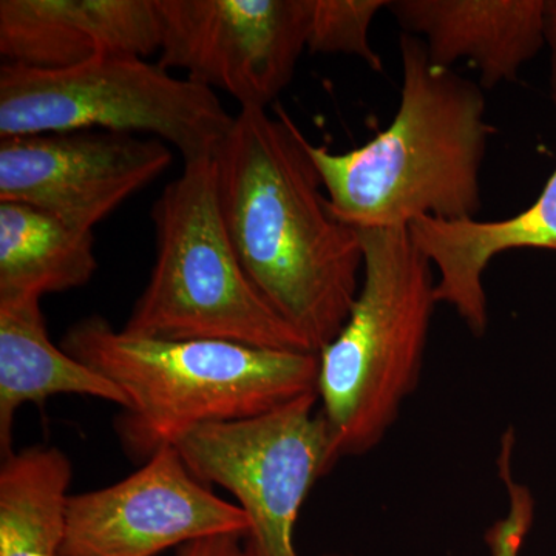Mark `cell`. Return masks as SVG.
<instances>
[{"label":"cell","mask_w":556,"mask_h":556,"mask_svg":"<svg viewBox=\"0 0 556 556\" xmlns=\"http://www.w3.org/2000/svg\"><path fill=\"white\" fill-rule=\"evenodd\" d=\"M308 142L283 109H240L212 161L241 266L318 354L350 316L364 248L358 230L332 214Z\"/></svg>","instance_id":"obj_1"},{"label":"cell","mask_w":556,"mask_h":556,"mask_svg":"<svg viewBox=\"0 0 556 556\" xmlns=\"http://www.w3.org/2000/svg\"><path fill=\"white\" fill-rule=\"evenodd\" d=\"M401 102L367 144L331 152L308 142L334 217L354 229L408 228L422 218H477L492 124L479 84L434 67L402 31Z\"/></svg>","instance_id":"obj_2"},{"label":"cell","mask_w":556,"mask_h":556,"mask_svg":"<svg viewBox=\"0 0 556 556\" xmlns=\"http://www.w3.org/2000/svg\"><path fill=\"white\" fill-rule=\"evenodd\" d=\"M61 348L123 391L115 430L137 460L197 428L260 416L316 391L318 354L308 351L139 338L100 316L70 327Z\"/></svg>","instance_id":"obj_3"},{"label":"cell","mask_w":556,"mask_h":556,"mask_svg":"<svg viewBox=\"0 0 556 556\" xmlns=\"http://www.w3.org/2000/svg\"><path fill=\"white\" fill-rule=\"evenodd\" d=\"M361 289L318 353L316 391L340 459L378 447L415 393L438 305L434 268L408 228L357 229Z\"/></svg>","instance_id":"obj_4"},{"label":"cell","mask_w":556,"mask_h":556,"mask_svg":"<svg viewBox=\"0 0 556 556\" xmlns=\"http://www.w3.org/2000/svg\"><path fill=\"white\" fill-rule=\"evenodd\" d=\"M152 222L155 263L124 331L313 353L241 266L223 219L212 159L185 163L153 203Z\"/></svg>","instance_id":"obj_5"},{"label":"cell","mask_w":556,"mask_h":556,"mask_svg":"<svg viewBox=\"0 0 556 556\" xmlns=\"http://www.w3.org/2000/svg\"><path fill=\"white\" fill-rule=\"evenodd\" d=\"M233 118L214 90L141 56L62 70L13 62L0 68V139L89 130L150 135L188 163L214 159Z\"/></svg>","instance_id":"obj_6"},{"label":"cell","mask_w":556,"mask_h":556,"mask_svg":"<svg viewBox=\"0 0 556 556\" xmlns=\"http://www.w3.org/2000/svg\"><path fill=\"white\" fill-rule=\"evenodd\" d=\"M317 391L263 415L208 424L175 445L190 473L236 497L249 519L244 556H299L300 508L340 459Z\"/></svg>","instance_id":"obj_7"},{"label":"cell","mask_w":556,"mask_h":556,"mask_svg":"<svg viewBox=\"0 0 556 556\" xmlns=\"http://www.w3.org/2000/svg\"><path fill=\"white\" fill-rule=\"evenodd\" d=\"M160 62L219 89L240 109H268L308 43L311 0H156Z\"/></svg>","instance_id":"obj_8"},{"label":"cell","mask_w":556,"mask_h":556,"mask_svg":"<svg viewBox=\"0 0 556 556\" xmlns=\"http://www.w3.org/2000/svg\"><path fill=\"white\" fill-rule=\"evenodd\" d=\"M248 532L239 504L215 495L167 447L116 484L70 495L60 556H156Z\"/></svg>","instance_id":"obj_9"},{"label":"cell","mask_w":556,"mask_h":556,"mask_svg":"<svg viewBox=\"0 0 556 556\" xmlns=\"http://www.w3.org/2000/svg\"><path fill=\"white\" fill-rule=\"evenodd\" d=\"M169 146L112 131L0 139V201L49 212L93 230L139 189L169 169Z\"/></svg>","instance_id":"obj_10"},{"label":"cell","mask_w":556,"mask_h":556,"mask_svg":"<svg viewBox=\"0 0 556 556\" xmlns=\"http://www.w3.org/2000/svg\"><path fill=\"white\" fill-rule=\"evenodd\" d=\"M156 0H2L0 54L33 68L160 53Z\"/></svg>","instance_id":"obj_11"},{"label":"cell","mask_w":556,"mask_h":556,"mask_svg":"<svg viewBox=\"0 0 556 556\" xmlns=\"http://www.w3.org/2000/svg\"><path fill=\"white\" fill-rule=\"evenodd\" d=\"M387 10L434 67L468 61L484 89L515 83L547 47V0H388Z\"/></svg>","instance_id":"obj_12"},{"label":"cell","mask_w":556,"mask_h":556,"mask_svg":"<svg viewBox=\"0 0 556 556\" xmlns=\"http://www.w3.org/2000/svg\"><path fill=\"white\" fill-rule=\"evenodd\" d=\"M412 239L438 270L437 299L456 311L471 334L489 327L484 273L511 249L556 251V169L538 199L514 217L422 218L408 226Z\"/></svg>","instance_id":"obj_13"},{"label":"cell","mask_w":556,"mask_h":556,"mask_svg":"<svg viewBox=\"0 0 556 556\" xmlns=\"http://www.w3.org/2000/svg\"><path fill=\"white\" fill-rule=\"evenodd\" d=\"M60 394L126 407L115 383L51 342L40 299L0 300V453L13 452L16 413Z\"/></svg>","instance_id":"obj_14"},{"label":"cell","mask_w":556,"mask_h":556,"mask_svg":"<svg viewBox=\"0 0 556 556\" xmlns=\"http://www.w3.org/2000/svg\"><path fill=\"white\" fill-rule=\"evenodd\" d=\"M97 269L93 230L0 201V300L42 299L84 287Z\"/></svg>","instance_id":"obj_15"},{"label":"cell","mask_w":556,"mask_h":556,"mask_svg":"<svg viewBox=\"0 0 556 556\" xmlns=\"http://www.w3.org/2000/svg\"><path fill=\"white\" fill-rule=\"evenodd\" d=\"M72 477V463L56 447L2 457L0 556H60Z\"/></svg>","instance_id":"obj_16"},{"label":"cell","mask_w":556,"mask_h":556,"mask_svg":"<svg viewBox=\"0 0 556 556\" xmlns=\"http://www.w3.org/2000/svg\"><path fill=\"white\" fill-rule=\"evenodd\" d=\"M388 0H311L309 53L348 54L382 72V60L369 42V28Z\"/></svg>","instance_id":"obj_17"},{"label":"cell","mask_w":556,"mask_h":556,"mask_svg":"<svg viewBox=\"0 0 556 556\" xmlns=\"http://www.w3.org/2000/svg\"><path fill=\"white\" fill-rule=\"evenodd\" d=\"M515 447L514 430H508L501 444L500 466L501 479L507 486L508 511L486 532L485 541L492 556H519L525 538L533 521L532 493L526 485L515 481L511 475V452Z\"/></svg>","instance_id":"obj_18"},{"label":"cell","mask_w":556,"mask_h":556,"mask_svg":"<svg viewBox=\"0 0 556 556\" xmlns=\"http://www.w3.org/2000/svg\"><path fill=\"white\" fill-rule=\"evenodd\" d=\"M243 541L239 535L204 538L179 547L177 556H244Z\"/></svg>","instance_id":"obj_19"},{"label":"cell","mask_w":556,"mask_h":556,"mask_svg":"<svg viewBox=\"0 0 556 556\" xmlns=\"http://www.w3.org/2000/svg\"><path fill=\"white\" fill-rule=\"evenodd\" d=\"M551 62V86L556 101V0H547V47Z\"/></svg>","instance_id":"obj_20"},{"label":"cell","mask_w":556,"mask_h":556,"mask_svg":"<svg viewBox=\"0 0 556 556\" xmlns=\"http://www.w3.org/2000/svg\"><path fill=\"white\" fill-rule=\"evenodd\" d=\"M327 556H339V555H327Z\"/></svg>","instance_id":"obj_21"}]
</instances>
